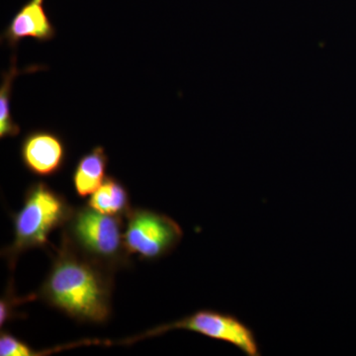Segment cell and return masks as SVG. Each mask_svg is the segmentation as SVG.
<instances>
[{"label":"cell","instance_id":"cell-1","mask_svg":"<svg viewBox=\"0 0 356 356\" xmlns=\"http://www.w3.org/2000/svg\"><path fill=\"white\" fill-rule=\"evenodd\" d=\"M112 291L113 271L62 240L39 295L77 322L104 324L112 313Z\"/></svg>","mask_w":356,"mask_h":356},{"label":"cell","instance_id":"cell-2","mask_svg":"<svg viewBox=\"0 0 356 356\" xmlns=\"http://www.w3.org/2000/svg\"><path fill=\"white\" fill-rule=\"evenodd\" d=\"M72 211L64 196L48 184L38 181L30 185L22 208L13 216V242L2 252L11 268L23 252L46 247L51 232L64 227Z\"/></svg>","mask_w":356,"mask_h":356},{"label":"cell","instance_id":"cell-3","mask_svg":"<svg viewBox=\"0 0 356 356\" xmlns=\"http://www.w3.org/2000/svg\"><path fill=\"white\" fill-rule=\"evenodd\" d=\"M124 229L123 217L103 214L88 205L72 211L64 226L63 241L114 273L130 264Z\"/></svg>","mask_w":356,"mask_h":356},{"label":"cell","instance_id":"cell-4","mask_svg":"<svg viewBox=\"0 0 356 356\" xmlns=\"http://www.w3.org/2000/svg\"><path fill=\"white\" fill-rule=\"evenodd\" d=\"M175 330L196 332L215 341L232 344L247 356L261 355L259 341L252 327H248L235 315L206 309L194 312L191 315L170 324L159 325L142 336L128 339L127 343H134L146 337L159 336Z\"/></svg>","mask_w":356,"mask_h":356},{"label":"cell","instance_id":"cell-5","mask_svg":"<svg viewBox=\"0 0 356 356\" xmlns=\"http://www.w3.org/2000/svg\"><path fill=\"white\" fill-rule=\"evenodd\" d=\"M125 221L124 241L129 254L146 261L170 254L184 238V231L175 220L154 211L131 209Z\"/></svg>","mask_w":356,"mask_h":356},{"label":"cell","instance_id":"cell-6","mask_svg":"<svg viewBox=\"0 0 356 356\" xmlns=\"http://www.w3.org/2000/svg\"><path fill=\"white\" fill-rule=\"evenodd\" d=\"M20 156L23 165L33 175L49 177L64 168L67 147L62 138L48 130H35L25 136L21 143Z\"/></svg>","mask_w":356,"mask_h":356},{"label":"cell","instance_id":"cell-7","mask_svg":"<svg viewBox=\"0 0 356 356\" xmlns=\"http://www.w3.org/2000/svg\"><path fill=\"white\" fill-rule=\"evenodd\" d=\"M44 0H28L7 25L2 41L16 48L21 40L32 38L48 42L56 36V29L49 19L44 7Z\"/></svg>","mask_w":356,"mask_h":356},{"label":"cell","instance_id":"cell-8","mask_svg":"<svg viewBox=\"0 0 356 356\" xmlns=\"http://www.w3.org/2000/svg\"><path fill=\"white\" fill-rule=\"evenodd\" d=\"M108 156L102 147H95L77 161L72 173L74 191L81 198L92 195L103 184L106 175Z\"/></svg>","mask_w":356,"mask_h":356},{"label":"cell","instance_id":"cell-9","mask_svg":"<svg viewBox=\"0 0 356 356\" xmlns=\"http://www.w3.org/2000/svg\"><path fill=\"white\" fill-rule=\"evenodd\" d=\"M88 205L103 214L120 216L124 219L132 209L127 189L112 177L105 178L102 186L91 195Z\"/></svg>","mask_w":356,"mask_h":356},{"label":"cell","instance_id":"cell-10","mask_svg":"<svg viewBox=\"0 0 356 356\" xmlns=\"http://www.w3.org/2000/svg\"><path fill=\"white\" fill-rule=\"evenodd\" d=\"M41 65H31L21 70L16 65V56L11 58L10 65L6 72H2L1 86H0V138L17 137L20 127L14 121L11 113L10 100L13 96V81L21 72H34L43 70Z\"/></svg>","mask_w":356,"mask_h":356},{"label":"cell","instance_id":"cell-11","mask_svg":"<svg viewBox=\"0 0 356 356\" xmlns=\"http://www.w3.org/2000/svg\"><path fill=\"white\" fill-rule=\"evenodd\" d=\"M0 355L30 356L38 355V353L31 350L28 344L23 343L17 337L2 332L0 334Z\"/></svg>","mask_w":356,"mask_h":356}]
</instances>
